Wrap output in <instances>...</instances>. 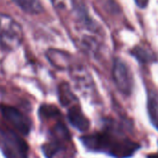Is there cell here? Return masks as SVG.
I'll use <instances>...</instances> for the list:
<instances>
[{"mask_svg": "<svg viewBox=\"0 0 158 158\" xmlns=\"http://www.w3.org/2000/svg\"><path fill=\"white\" fill-rule=\"evenodd\" d=\"M147 158H158V154H151V155H148Z\"/></svg>", "mask_w": 158, "mask_h": 158, "instance_id": "e0dca14e", "label": "cell"}, {"mask_svg": "<svg viewBox=\"0 0 158 158\" xmlns=\"http://www.w3.org/2000/svg\"><path fill=\"white\" fill-rule=\"evenodd\" d=\"M69 146H72L70 132L65 123L58 119L49 131V142L43 145V153L46 158H54Z\"/></svg>", "mask_w": 158, "mask_h": 158, "instance_id": "7a4b0ae2", "label": "cell"}, {"mask_svg": "<svg viewBox=\"0 0 158 158\" xmlns=\"http://www.w3.org/2000/svg\"><path fill=\"white\" fill-rule=\"evenodd\" d=\"M0 113L3 118L14 129L16 132L23 136L30 133L31 122L30 118L18 108L8 105H0Z\"/></svg>", "mask_w": 158, "mask_h": 158, "instance_id": "8992f818", "label": "cell"}, {"mask_svg": "<svg viewBox=\"0 0 158 158\" xmlns=\"http://www.w3.org/2000/svg\"><path fill=\"white\" fill-rule=\"evenodd\" d=\"M45 56L51 65L61 70H70L76 65L73 56L69 53L63 50L50 48L46 51Z\"/></svg>", "mask_w": 158, "mask_h": 158, "instance_id": "52a82bcc", "label": "cell"}, {"mask_svg": "<svg viewBox=\"0 0 158 158\" xmlns=\"http://www.w3.org/2000/svg\"><path fill=\"white\" fill-rule=\"evenodd\" d=\"M23 12L38 15L44 12V6L40 0H12Z\"/></svg>", "mask_w": 158, "mask_h": 158, "instance_id": "7c38bea8", "label": "cell"}, {"mask_svg": "<svg viewBox=\"0 0 158 158\" xmlns=\"http://www.w3.org/2000/svg\"><path fill=\"white\" fill-rule=\"evenodd\" d=\"M100 131L81 138L83 146L91 152L105 153L114 158H130L141 148V145L126 136L114 120L106 119Z\"/></svg>", "mask_w": 158, "mask_h": 158, "instance_id": "6da1fadb", "label": "cell"}, {"mask_svg": "<svg viewBox=\"0 0 158 158\" xmlns=\"http://www.w3.org/2000/svg\"><path fill=\"white\" fill-rule=\"evenodd\" d=\"M23 41L21 25L11 16L0 13V47L5 51L17 49Z\"/></svg>", "mask_w": 158, "mask_h": 158, "instance_id": "3957f363", "label": "cell"}, {"mask_svg": "<svg viewBox=\"0 0 158 158\" xmlns=\"http://www.w3.org/2000/svg\"><path fill=\"white\" fill-rule=\"evenodd\" d=\"M148 1H149V0H135V2L137 3V5H138L139 7H141V8L146 7V6H147V4H148Z\"/></svg>", "mask_w": 158, "mask_h": 158, "instance_id": "2e32d148", "label": "cell"}, {"mask_svg": "<svg viewBox=\"0 0 158 158\" xmlns=\"http://www.w3.org/2000/svg\"><path fill=\"white\" fill-rule=\"evenodd\" d=\"M130 53L141 64H152L157 61L156 54L145 44H138L134 46Z\"/></svg>", "mask_w": 158, "mask_h": 158, "instance_id": "9c48e42d", "label": "cell"}, {"mask_svg": "<svg viewBox=\"0 0 158 158\" xmlns=\"http://www.w3.org/2000/svg\"><path fill=\"white\" fill-rule=\"evenodd\" d=\"M55 8L58 10H65L68 7V0H50Z\"/></svg>", "mask_w": 158, "mask_h": 158, "instance_id": "9a60e30c", "label": "cell"}, {"mask_svg": "<svg viewBox=\"0 0 158 158\" xmlns=\"http://www.w3.org/2000/svg\"><path fill=\"white\" fill-rule=\"evenodd\" d=\"M81 46L83 52L90 56H95V54L99 50L98 41L92 36H84L81 41Z\"/></svg>", "mask_w": 158, "mask_h": 158, "instance_id": "5bb4252c", "label": "cell"}, {"mask_svg": "<svg viewBox=\"0 0 158 158\" xmlns=\"http://www.w3.org/2000/svg\"><path fill=\"white\" fill-rule=\"evenodd\" d=\"M147 111L152 125L158 131V92L151 90L147 96Z\"/></svg>", "mask_w": 158, "mask_h": 158, "instance_id": "30bf717a", "label": "cell"}, {"mask_svg": "<svg viewBox=\"0 0 158 158\" xmlns=\"http://www.w3.org/2000/svg\"><path fill=\"white\" fill-rule=\"evenodd\" d=\"M39 116L42 119H59L62 118L59 109L51 105H43L39 109Z\"/></svg>", "mask_w": 158, "mask_h": 158, "instance_id": "4fadbf2b", "label": "cell"}, {"mask_svg": "<svg viewBox=\"0 0 158 158\" xmlns=\"http://www.w3.org/2000/svg\"><path fill=\"white\" fill-rule=\"evenodd\" d=\"M67 117L71 126L80 131H87L91 126L90 120L84 115L79 104L69 106Z\"/></svg>", "mask_w": 158, "mask_h": 158, "instance_id": "ba28073f", "label": "cell"}, {"mask_svg": "<svg viewBox=\"0 0 158 158\" xmlns=\"http://www.w3.org/2000/svg\"><path fill=\"white\" fill-rule=\"evenodd\" d=\"M0 149L6 158H29V146L15 131L0 127Z\"/></svg>", "mask_w": 158, "mask_h": 158, "instance_id": "277c9868", "label": "cell"}, {"mask_svg": "<svg viewBox=\"0 0 158 158\" xmlns=\"http://www.w3.org/2000/svg\"><path fill=\"white\" fill-rule=\"evenodd\" d=\"M58 98L60 104L65 107H69L73 105L78 104V98L71 91L69 84L62 82L58 86Z\"/></svg>", "mask_w": 158, "mask_h": 158, "instance_id": "8fae6325", "label": "cell"}, {"mask_svg": "<svg viewBox=\"0 0 158 158\" xmlns=\"http://www.w3.org/2000/svg\"><path fill=\"white\" fill-rule=\"evenodd\" d=\"M112 76L118 90L122 94L130 96L134 88L133 74L127 63L119 57H116L113 61Z\"/></svg>", "mask_w": 158, "mask_h": 158, "instance_id": "5b68a950", "label": "cell"}]
</instances>
